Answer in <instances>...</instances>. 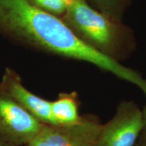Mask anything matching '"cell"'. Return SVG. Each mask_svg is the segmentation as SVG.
<instances>
[{
  "label": "cell",
  "instance_id": "obj_1",
  "mask_svg": "<svg viewBox=\"0 0 146 146\" xmlns=\"http://www.w3.org/2000/svg\"><path fill=\"white\" fill-rule=\"evenodd\" d=\"M0 35L35 52L96 65L101 54L68 28L61 18L26 0H0Z\"/></svg>",
  "mask_w": 146,
  "mask_h": 146
},
{
  "label": "cell",
  "instance_id": "obj_2",
  "mask_svg": "<svg viewBox=\"0 0 146 146\" xmlns=\"http://www.w3.org/2000/svg\"><path fill=\"white\" fill-rule=\"evenodd\" d=\"M61 19L81 41L114 61L127 60L135 50L131 28L96 10L87 0H73Z\"/></svg>",
  "mask_w": 146,
  "mask_h": 146
},
{
  "label": "cell",
  "instance_id": "obj_3",
  "mask_svg": "<svg viewBox=\"0 0 146 146\" xmlns=\"http://www.w3.org/2000/svg\"><path fill=\"white\" fill-rule=\"evenodd\" d=\"M102 124L94 114H84L68 125L43 124L26 146H96Z\"/></svg>",
  "mask_w": 146,
  "mask_h": 146
},
{
  "label": "cell",
  "instance_id": "obj_4",
  "mask_svg": "<svg viewBox=\"0 0 146 146\" xmlns=\"http://www.w3.org/2000/svg\"><path fill=\"white\" fill-rule=\"evenodd\" d=\"M143 123V112L135 102H120L113 117L102 124L96 146H134Z\"/></svg>",
  "mask_w": 146,
  "mask_h": 146
},
{
  "label": "cell",
  "instance_id": "obj_5",
  "mask_svg": "<svg viewBox=\"0 0 146 146\" xmlns=\"http://www.w3.org/2000/svg\"><path fill=\"white\" fill-rule=\"evenodd\" d=\"M43 124L20 106L0 85V139L26 146Z\"/></svg>",
  "mask_w": 146,
  "mask_h": 146
},
{
  "label": "cell",
  "instance_id": "obj_6",
  "mask_svg": "<svg viewBox=\"0 0 146 146\" xmlns=\"http://www.w3.org/2000/svg\"><path fill=\"white\" fill-rule=\"evenodd\" d=\"M3 91L20 106L45 125H54L51 114V101L34 94L23 85L21 76L16 70L6 67L0 80Z\"/></svg>",
  "mask_w": 146,
  "mask_h": 146
},
{
  "label": "cell",
  "instance_id": "obj_7",
  "mask_svg": "<svg viewBox=\"0 0 146 146\" xmlns=\"http://www.w3.org/2000/svg\"><path fill=\"white\" fill-rule=\"evenodd\" d=\"M81 101L76 91L62 92L58 98L51 101V114L54 125H68L76 123L81 120L79 114Z\"/></svg>",
  "mask_w": 146,
  "mask_h": 146
},
{
  "label": "cell",
  "instance_id": "obj_8",
  "mask_svg": "<svg viewBox=\"0 0 146 146\" xmlns=\"http://www.w3.org/2000/svg\"><path fill=\"white\" fill-rule=\"evenodd\" d=\"M131 0H89V4L101 13L121 21Z\"/></svg>",
  "mask_w": 146,
  "mask_h": 146
},
{
  "label": "cell",
  "instance_id": "obj_9",
  "mask_svg": "<svg viewBox=\"0 0 146 146\" xmlns=\"http://www.w3.org/2000/svg\"><path fill=\"white\" fill-rule=\"evenodd\" d=\"M36 8L61 18L73 0H26Z\"/></svg>",
  "mask_w": 146,
  "mask_h": 146
},
{
  "label": "cell",
  "instance_id": "obj_10",
  "mask_svg": "<svg viewBox=\"0 0 146 146\" xmlns=\"http://www.w3.org/2000/svg\"><path fill=\"white\" fill-rule=\"evenodd\" d=\"M144 123L143 129L134 146H146V105L143 110Z\"/></svg>",
  "mask_w": 146,
  "mask_h": 146
},
{
  "label": "cell",
  "instance_id": "obj_11",
  "mask_svg": "<svg viewBox=\"0 0 146 146\" xmlns=\"http://www.w3.org/2000/svg\"><path fill=\"white\" fill-rule=\"evenodd\" d=\"M0 146H16L13 145V144L8 143V142L2 141V140L0 139Z\"/></svg>",
  "mask_w": 146,
  "mask_h": 146
}]
</instances>
